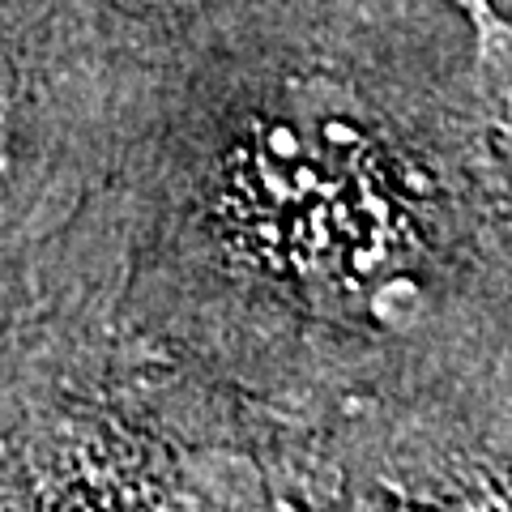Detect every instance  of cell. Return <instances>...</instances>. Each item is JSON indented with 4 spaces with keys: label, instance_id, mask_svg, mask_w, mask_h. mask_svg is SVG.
Instances as JSON below:
<instances>
[{
    "label": "cell",
    "instance_id": "1",
    "mask_svg": "<svg viewBox=\"0 0 512 512\" xmlns=\"http://www.w3.org/2000/svg\"><path fill=\"white\" fill-rule=\"evenodd\" d=\"M9 167V99L0 94V171Z\"/></svg>",
    "mask_w": 512,
    "mask_h": 512
}]
</instances>
